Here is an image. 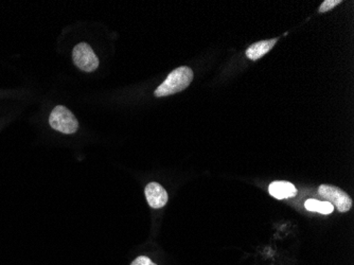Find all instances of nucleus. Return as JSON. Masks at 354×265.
I'll return each mask as SVG.
<instances>
[{"label":"nucleus","instance_id":"f257e3e1","mask_svg":"<svg viewBox=\"0 0 354 265\" xmlns=\"http://www.w3.org/2000/svg\"><path fill=\"white\" fill-rule=\"evenodd\" d=\"M193 77L194 75L192 69L187 66L178 67L173 71L165 80L164 83L155 91V97H167L185 91L191 84Z\"/></svg>","mask_w":354,"mask_h":265},{"label":"nucleus","instance_id":"f03ea898","mask_svg":"<svg viewBox=\"0 0 354 265\" xmlns=\"http://www.w3.org/2000/svg\"><path fill=\"white\" fill-rule=\"evenodd\" d=\"M49 123L53 129L64 134H73L79 129V122L75 115L67 107L62 105H57L51 111Z\"/></svg>","mask_w":354,"mask_h":265},{"label":"nucleus","instance_id":"7ed1b4c3","mask_svg":"<svg viewBox=\"0 0 354 265\" xmlns=\"http://www.w3.org/2000/svg\"><path fill=\"white\" fill-rule=\"evenodd\" d=\"M73 60L77 68L85 73H93L99 67V59L91 46L81 43L73 48Z\"/></svg>","mask_w":354,"mask_h":265},{"label":"nucleus","instance_id":"20e7f679","mask_svg":"<svg viewBox=\"0 0 354 265\" xmlns=\"http://www.w3.org/2000/svg\"><path fill=\"white\" fill-rule=\"evenodd\" d=\"M318 194L323 197L330 204L337 208L339 212H348L352 207L351 197L339 187L322 185L318 188Z\"/></svg>","mask_w":354,"mask_h":265},{"label":"nucleus","instance_id":"39448f33","mask_svg":"<svg viewBox=\"0 0 354 265\" xmlns=\"http://www.w3.org/2000/svg\"><path fill=\"white\" fill-rule=\"evenodd\" d=\"M145 193H146L147 201H148L150 207L154 209L162 208L166 206L168 203L169 195L167 192L166 189L158 184V183H150L147 185L146 189H145Z\"/></svg>","mask_w":354,"mask_h":265},{"label":"nucleus","instance_id":"423d86ee","mask_svg":"<svg viewBox=\"0 0 354 265\" xmlns=\"http://www.w3.org/2000/svg\"><path fill=\"white\" fill-rule=\"evenodd\" d=\"M270 194L277 200H284L290 197H296L297 189L292 183L288 181H274L270 185Z\"/></svg>","mask_w":354,"mask_h":265},{"label":"nucleus","instance_id":"0eeeda50","mask_svg":"<svg viewBox=\"0 0 354 265\" xmlns=\"http://www.w3.org/2000/svg\"><path fill=\"white\" fill-rule=\"evenodd\" d=\"M278 39H268V41L258 42V43L252 44L248 51H246V57L252 61L261 59L262 57L270 53L274 46L277 43Z\"/></svg>","mask_w":354,"mask_h":265},{"label":"nucleus","instance_id":"6e6552de","mask_svg":"<svg viewBox=\"0 0 354 265\" xmlns=\"http://www.w3.org/2000/svg\"><path fill=\"white\" fill-rule=\"evenodd\" d=\"M306 209L309 211H313V212L323 213V214H330L333 212L334 206L330 204L329 202H320V201L308 200L304 204Z\"/></svg>","mask_w":354,"mask_h":265},{"label":"nucleus","instance_id":"1a4fd4ad","mask_svg":"<svg viewBox=\"0 0 354 265\" xmlns=\"http://www.w3.org/2000/svg\"><path fill=\"white\" fill-rule=\"evenodd\" d=\"M339 3H342V0H325V1L322 3V6H320L319 9H318V13H327L330 10L335 8L336 6H339Z\"/></svg>","mask_w":354,"mask_h":265},{"label":"nucleus","instance_id":"9d476101","mask_svg":"<svg viewBox=\"0 0 354 265\" xmlns=\"http://www.w3.org/2000/svg\"><path fill=\"white\" fill-rule=\"evenodd\" d=\"M131 265H157L156 263L153 262L149 257L139 256L138 258L135 259Z\"/></svg>","mask_w":354,"mask_h":265}]
</instances>
